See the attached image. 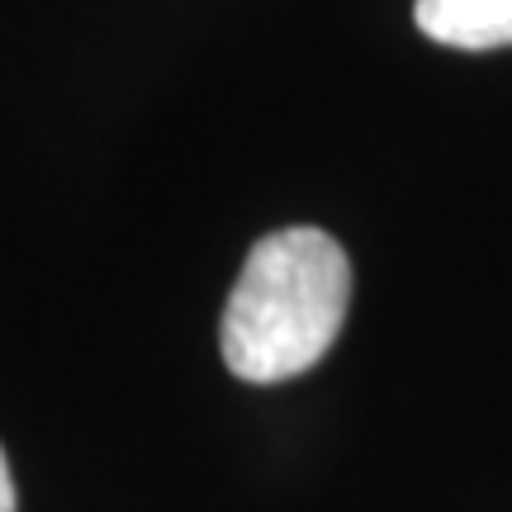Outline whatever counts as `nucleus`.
I'll return each instance as SVG.
<instances>
[{
  "label": "nucleus",
  "instance_id": "nucleus-1",
  "mask_svg": "<svg viewBox=\"0 0 512 512\" xmlns=\"http://www.w3.org/2000/svg\"><path fill=\"white\" fill-rule=\"evenodd\" d=\"M351 309V261L323 228H275L242 261L223 304V366L247 384H280L332 351Z\"/></svg>",
  "mask_w": 512,
  "mask_h": 512
},
{
  "label": "nucleus",
  "instance_id": "nucleus-2",
  "mask_svg": "<svg viewBox=\"0 0 512 512\" xmlns=\"http://www.w3.org/2000/svg\"><path fill=\"white\" fill-rule=\"evenodd\" d=\"M413 24L456 53L512 48V0H413Z\"/></svg>",
  "mask_w": 512,
  "mask_h": 512
},
{
  "label": "nucleus",
  "instance_id": "nucleus-3",
  "mask_svg": "<svg viewBox=\"0 0 512 512\" xmlns=\"http://www.w3.org/2000/svg\"><path fill=\"white\" fill-rule=\"evenodd\" d=\"M0 512H19L15 475H10V460H5V451H0Z\"/></svg>",
  "mask_w": 512,
  "mask_h": 512
}]
</instances>
